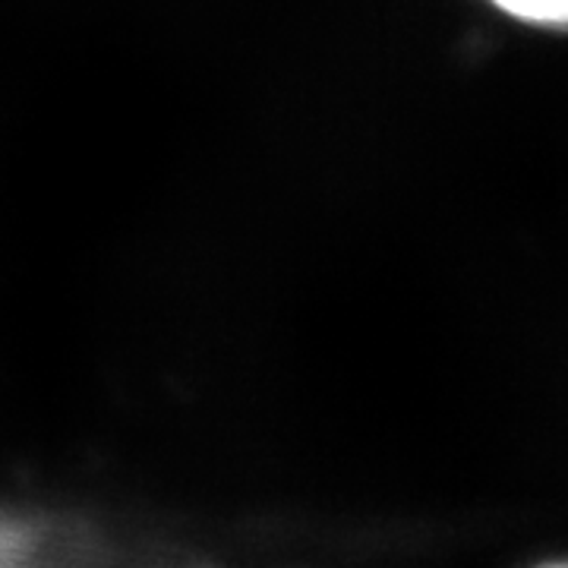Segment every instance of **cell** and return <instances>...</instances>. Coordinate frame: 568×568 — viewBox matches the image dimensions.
<instances>
[{
    "label": "cell",
    "instance_id": "1",
    "mask_svg": "<svg viewBox=\"0 0 568 568\" xmlns=\"http://www.w3.org/2000/svg\"><path fill=\"white\" fill-rule=\"evenodd\" d=\"M515 20L544 26V29H568V0H489Z\"/></svg>",
    "mask_w": 568,
    "mask_h": 568
},
{
    "label": "cell",
    "instance_id": "2",
    "mask_svg": "<svg viewBox=\"0 0 568 568\" xmlns=\"http://www.w3.org/2000/svg\"><path fill=\"white\" fill-rule=\"evenodd\" d=\"M39 547V534L20 518L0 515V566H13L29 559V552Z\"/></svg>",
    "mask_w": 568,
    "mask_h": 568
}]
</instances>
